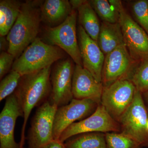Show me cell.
Segmentation results:
<instances>
[{
	"label": "cell",
	"instance_id": "6da1fadb",
	"mask_svg": "<svg viewBox=\"0 0 148 148\" xmlns=\"http://www.w3.org/2000/svg\"><path fill=\"white\" fill-rule=\"evenodd\" d=\"M51 66L21 77L14 94L24 114V122L21 131V148L25 143V132L27 121L35 107L39 106L48 100L51 91L50 75Z\"/></svg>",
	"mask_w": 148,
	"mask_h": 148
},
{
	"label": "cell",
	"instance_id": "7a4b0ae2",
	"mask_svg": "<svg viewBox=\"0 0 148 148\" xmlns=\"http://www.w3.org/2000/svg\"><path fill=\"white\" fill-rule=\"evenodd\" d=\"M39 1L22 3L16 21L7 36L8 52L17 58L36 38L41 21Z\"/></svg>",
	"mask_w": 148,
	"mask_h": 148
},
{
	"label": "cell",
	"instance_id": "3957f363",
	"mask_svg": "<svg viewBox=\"0 0 148 148\" xmlns=\"http://www.w3.org/2000/svg\"><path fill=\"white\" fill-rule=\"evenodd\" d=\"M62 56L60 48L37 38L14 61L12 70L23 76L51 66Z\"/></svg>",
	"mask_w": 148,
	"mask_h": 148
},
{
	"label": "cell",
	"instance_id": "277c9868",
	"mask_svg": "<svg viewBox=\"0 0 148 148\" xmlns=\"http://www.w3.org/2000/svg\"><path fill=\"white\" fill-rule=\"evenodd\" d=\"M109 2L119 13L125 45L131 58L139 62L148 59V35L133 19L123 7L121 1L110 0Z\"/></svg>",
	"mask_w": 148,
	"mask_h": 148
},
{
	"label": "cell",
	"instance_id": "5b68a950",
	"mask_svg": "<svg viewBox=\"0 0 148 148\" xmlns=\"http://www.w3.org/2000/svg\"><path fill=\"white\" fill-rule=\"evenodd\" d=\"M117 122L121 132L135 140L142 147H148V114L141 92L136 90L132 104Z\"/></svg>",
	"mask_w": 148,
	"mask_h": 148
},
{
	"label": "cell",
	"instance_id": "8992f818",
	"mask_svg": "<svg viewBox=\"0 0 148 148\" xmlns=\"http://www.w3.org/2000/svg\"><path fill=\"white\" fill-rule=\"evenodd\" d=\"M77 20L76 11L73 10L67 19L59 26L48 27L44 38L48 44L58 47L66 51L76 65L83 66L77 40Z\"/></svg>",
	"mask_w": 148,
	"mask_h": 148
},
{
	"label": "cell",
	"instance_id": "52a82bcc",
	"mask_svg": "<svg viewBox=\"0 0 148 148\" xmlns=\"http://www.w3.org/2000/svg\"><path fill=\"white\" fill-rule=\"evenodd\" d=\"M57 108L49 100L38 107L27 137L28 148H43L54 140L53 124Z\"/></svg>",
	"mask_w": 148,
	"mask_h": 148
},
{
	"label": "cell",
	"instance_id": "ba28073f",
	"mask_svg": "<svg viewBox=\"0 0 148 148\" xmlns=\"http://www.w3.org/2000/svg\"><path fill=\"white\" fill-rule=\"evenodd\" d=\"M121 132L119 123L107 112L101 104L97 106L95 112L85 119L75 122L62 132L59 141L64 143L75 135L88 132Z\"/></svg>",
	"mask_w": 148,
	"mask_h": 148
},
{
	"label": "cell",
	"instance_id": "9c48e42d",
	"mask_svg": "<svg viewBox=\"0 0 148 148\" xmlns=\"http://www.w3.org/2000/svg\"><path fill=\"white\" fill-rule=\"evenodd\" d=\"M136 91L130 80H119L104 86L101 104L117 121L132 104Z\"/></svg>",
	"mask_w": 148,
	"mask_h": 148
},
{
	"label": "cell",
	"instance_id": "30bf717a",
	"mask_svg": "<svg viewBox=\"0 0 148 148\" xmlns=\"http://www.w3.org/2000/svg\"><path fill=\"white\" fill-rule=\"evenodd\" d=\"M138 63L131 58L124 44L106 54L102 71L103 86L119 80L129 79Z\"/></svg>",
	"mask_w": 148,
	"mask_h": 148
},
{
	"label": "cell",
	"instance_id": "8fae6325",
	"mask_svg": "<svg viewBox=\"0 0 148 148\" xmlns=\"http://www.w3.org/2000/svg\"><path fill=\"white\" fill-rule=\"evenodd\" d=\"M71 61H59L51 73V91L48 100L58 108L69 104L73 98L72 81L74 70Z\"/></svg>",
	"mask_w": 148,
	"mask_h": 148
},
{
	"label": "cell",
	"instance_id": "7c38bea8",
	"mask_svg": "<svg viewBox=\"0 0 148 148\" xmlns=\"http://www.w3.org/2000/svg\"><path fill=\"white\" fill-rule=\"evenodd\" d=\"M98 104L89 99L73 98L68 104L57 108L54 117L53 135L58 140L62 132L76 121L82 120L92 114Z\"/></svg>",
	"mask_w": 148,
	"mask_h": 148
},
{
	"label": "cell",
	"instance_id": "4fadbf2b",
	"mask_svg": "<svg viewBox=\"0 0 148 148\" xmlns=\"http://www.w3.org/2000/svg\"><path fill=\"white\" fill-rule=\"evenodd\" d=\"M77 32L83 67L90 72L98 81L102 82L105 54L97 42L92 39L80 25Z\"/></svg>",
	"mask_w": 148,
	"mask_h": 148
},
{
	"label": "cell",
	"instance_id": "5bb4252c",
	"mask_svg": "<svg viewBox=\"0 0 148 148\" xmlns=\"http://www.w3.org/2000/svg\"><path fill=\"white\" fill-rule=\"evenodd\" d=\"M24 114L14 92L6 99L0 114V148H21L14 139L16 119Z\"/></svg>",
	"mask_w": 148,
	"mask_h": 148
},
{
	"label": "cell",
	"instance_id": "9a60e30c",
	"mask_svg": "<svg viewBox=\"0 0 148 148\" xmlns=\"http://www.w3.org/2000/svg\"><path fill=\"white\" fill-rule=\"evenodd\" d=\"M104 86L90 72L82 66L76 65L74 68L72 93L74 99H89L101 104Z\"/></svg>",
	"mask_w": 148,
	"mask_h": 148
},
{
	"label": "cell",
	"instance_id": "2e32d148",
	"mask_svg": "<svg viewBox=\"0 0 148 148\" xmlns=\"http://www.w3.org/2000/svg\"><path fill=\"white\" fill-rule=\"evenodd\" d=\"M41 20L49 28L62 24L73 10L68 0H46L40 5Z\"/></svg>",
	"mask_w": 148,
	"mask_h": 148
},
{
	"label": "cell",
	"instance_id": "e0dca14e",
	"mask_svg": "<svg viewBox=\"0 0 148 148\" xmlns=\"http://www.w3.org/2000/svg\"><path fill=\"white\" fill-rule=\"evenodd\" d=\"M97 42L105 56L120 45L124 44L123 35L119 23L110 24L101 22Z\"/></svg>",
	"mask_w": 148,
	"mask_h": 148
},
{
	"label": "cell",
	"instance_id": "ac0fdd59",
	"mask_svg": "<svg viewBox=\"0 0 148 148\" xmlns=\"http://www.w3.org/2000/svg\"><path fill=\"white\" fill-rule=\"evenodd\" d=\"M77 10L79 25L92 39L97 42L101 22L89 1H85Z\"/></svg>",
	"mask_w": 148,
	"mask_h": 148
},
{
	"label": "cell",
	"instance_id": "d6986e66",
	"mask_svg": "<svg viewBox=\"0 0 148 148\" xmlns=\"http://www.w3.org/2000/svg\"><path fill=\"white\" fill-rule=\"evenodd\" d=\"M22 2L16 0L0 1V36H7L18 17Z\"/></svg>",
	"mask_w": 148,
	"mask_h": 148
},
{
	"label": "cell",
	"instance_id": "ffe728a7",
	"mask_svg": "<svg viewBox=\"0 0 148 148\" xmlns=\"http://www.w3.org/2000/svg\"><path fill=\"white\" fill-rule=\"evenodd\" d=\"M64 144L66 148H106V133H82L69 138Z\"/></svg>",
	"mask_w": 148,
	"mask_h": 148
},
{
	"label": "cell",
	"instance_id": "44dd1931",
	"mask_svg": "<svg viewBox=\"0 0 148 148\" xmlns=\"http://www.w3.org/2000/svg\"><path fill=\"white\" fill-rule=\"evenodd\" d=\"M90 5L103 22L110 24L119 23V13L107 0H91Z\"/></svg>",
	"mask_w": 148,
	"mask_h": 148
},
{
	"label": "cell",
	"instance_id": "7402d4cb",
	"mask_svg": "<svg viewBox=\"0 0 148 148\" xmlns=\"http://www.w3.org/2000/svg\"><path fill=\"white\" fill-rule=\"evenodd\" d=\"M128 80L142 94L148 90V59L138 62Z\"/></svg>",
	"mask_w": 148,
	"mask_h": 148
},
{
	"label": "cell",
	"instance_id": "603a6c76",
	"mask_svg": "<svg viewBox=\"0 0 148 148\" xmlns=\"http://www.w3.org/2000/svg\"><path fill=\"white\" fill-rule=\"evenodd\" d=\"M106 148H142L136 141L121 132L106 133Z\"/></svg>",
	"mask_w": 148,
	"mask_h": 148
},
{
	"label": "cell",
	"instance_id": "cb8c5ba5",
	"mask_svg": "<svg viewBox=\"0 0 148 148\" xmlns=\"http://www.w3.org/2000/svg\"><path fill=\"white\" fill-rule=\"evenodd\" d=\"M130 7L132 18L148 35V0L134 1Z\"/></svg>",
	"mask_w": 148,
	"mask_h": 148
},
{
	"label": "cell",
	"instance_id": "d4e9b609",
	"mask_svg": "<svg viewBox=\"0 0 148 148\" xmlns=\"http://www.w3.org/2000/svg\"><path fill=\"white\" fill-rule=\"evenodd\" d=\"M18 72L12 70L1 80L0 83V101L6 99L15 92L21 78Z\"/></svg>",
	"mask_w": 148,
	"mask_h": 148
},
{
	"label": "cell",
	"instance_id": "484cf974",
	"mask_svg": "<svg viewBox=\"0 0 148 148\" xmlns=\"http://www.w3.org/2000/svg\"><path fill=\"white\" fill-rule=\"evenodd\" d=\"M15 57L8 51L1 52L0 55V79L1 80L12 68Z\"/></svg>",
	"mask_w": 148,
	"mask_h": 148
},
{
	"label": "cell",
	"instance_id": "4316f807",
	"mask_svg": "<svg viewBox=\"0 0 148 148\" xmlns=\"http://www.w3.org/2000/svg\"><path fill=\"white\" fill-rule=\"evenodd\" d=\"M43 148H66L64 143L59 140H53Z\"/></svg>",
	"mask_w": 148,
	"mask_h": 148
},
{
	"label": "cell",
	"instance_id": "83f0119b",
	"mask_svg": "<svg viewBox=\"0 0 148 148\" xmlns=\"http://www.w3.org/2000/svg\"><path fill=\"white\" fill-rule=\"evenodd\" d=\"M5 36H1L0 38V50L1 52L5 51V50H8L9 43L8 41Z\"/></svg>",
	"mask_w": 148,
	"mask_h": 148
},
{
	"label": "cell",
	"instance_id": "f1b7e54d",
	"mask_svg": "<svg viewBox=\"0 0 148 148\" xmlns=\"http://www.w3.org/2000/svg\"><path fill=\"white\" fill-rule=\"evenodd\" d=\"M69 1L73 10H76L84 3L85 0H71Z\"/></svg>",
	"mask_w": 148,
	"mask_h": 148
},
{
	"label": "cell",
	"instance_id": "f546056e",
	"mask_svg": "<svg viewBox=\"0 0 148 148\" xmlns=\"http://www.w3.org/2000/svg\"><path fill=\"white\" fill-rule=\"evenodd\" d=\"M143 94L144 95L145 100V101H146V102H147L148 105V90L146 91V92H144V93H143Z\"/></svg>",
	"mask_w": 148,
	"mask_h": 148
},
{
	"label": "cell",
	"instance_id": "4dcf8cb0",
	"mask_svg": "<svg viewBox=\"0 0 148 148\" xmlns=\"http://www.w3.org/2000/svg\"><path fill=\"white\" fill-rule=\"evenodd\" d=\"M25 148L24 147V148Z\"/></svg>",
	"mask_w": 148,
	"mask_h": 148
}]
</instances>
